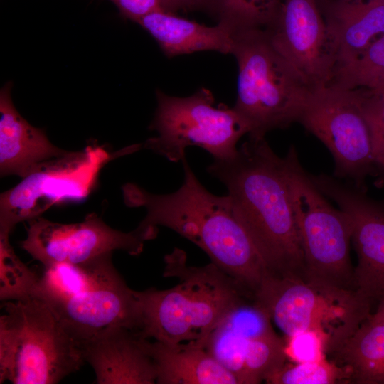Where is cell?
Returning <instances> with one entry per match:
<instances>
[{
    "instance_id": "cell-1",
    "label": "cell",
    "mask_w": 384,
    "mask_h": 384,
    "mask_svg": "<svg viewBox=\"0 0 384 384\" xmlns=\"http://www.w3.org/2000/svg\"><path fill=\"white\" fill-rule=\"evenodd\" d=\"M208 173L225 186L267 272L305 280L304 257L283 157L265 137H251L231 158L213 159Z\"/></svg>"
},
{
    "instance_id": "cell-2",
    "label": "cell",
    "mask_w": 384,
    "mask_h": 384,
    "mask_svg": "<svg viewBox=\"0 0 384 384\" xmlns=\"http://www.w3.org/2000/svg\"><path fill=\"white\" fill-rule=\"evenodd\" d=\"M183 181L167 194L151 193L134 183L122 186L125 205L144 208L141 225L168 228L203 250L211 262L255 295L267 271L229 195L216 196L199 181L186 157Z\"/></svg>"
},
{
    "instance_id": "cell-3",
    "label": "cell",
    "mask_w": 384,
    "mask_h": 384,
    "mask_svg": "<svg viewBox=\"0 0 384 384\" xmlns=\"http://www.w3.org/2000/svg\"><path fill=\"white\" fill-rule=\"evenodd\" d=\"M164 277L179 282L167 289L136 291L139 326L145 338L170 343L198 341L208 336L239 304L254 295L212 262L187 263L184 250L175 247L164 257Z\"/></svg>"
},
{
    "instance_id": "cell-4",
    "label": "cell",
    "mask_w": 384,
    "mask_h": 384,
    "mask_svg": "<svg viewBox=\"0 0 384 384\" xmlns=\"http://www.w3.org/2000/svg\"><path fill=\"white\" fill-rule=\"evenodd\" d=\"M231 54L239 70L233 109L248 126V135L265 137L298 122L312 88L275 48L265 28L234 33Z\"/></svg>"
},
{
    "instance_id": "cell-5",
    "label": "cell",
    "mask_w": 384,
    "mask_h": 384,
    "mask_svg": "<svg viewBox=\"0 0 384 384\" xmlns=\"http://www.w3.org/2000/svg\"><path fill=\"white\" fill-rule=\"evenodd\" d=\"M0 317V383L55 384L85 363L80 343L37 297L6 302Z\"/></svg>"
},
{
    "instance_id": "cell-6",
    "label": "cell",
    "mask_w": 384,
    "mask_h": 384,
    "mask_svg": "<svg viewBox=\"0 0 384 384\" xmlns=\"http://www.w3.org/2000/svg\"><path fill=\"white\" fill-rule=\"evenodd\" d=\"M283 161L304 257L305 281L356 291L350 217L329 203L316 187L302 166L295 146L289 147Z\"/></svg>"
},
{
    "instance_id": "cell-7",
    "label": "cell",
    "mask_w": 384,
    "mask_h": 384,
    "mask_svg": "<svg viewBox=\"0 0 384 384\" xmlns=\"http://www.w3.org/2000/svg\"><path fill=\"white\" fill-rule=\"evenodd\" d=\"M254 298L287 338L307 330L322 333L328 340L326 353L353 334L373 307L356 291L266 272Z\"/></svg>"
},
{
    "instance_id": "cell-8",
    "label": "cell",
    "mask_w": 384,
    "mask_h": 384,
    "mask_svg": "<svg viewBox=\"0 0 384 384\" xmlns=\"http://www.w3.org/2000/svg\"><path fill=\"white\" fill-rule=\"evenodd\" d=\"M157 107L150 129L157 136L148 139L142 148L171 162L181 161L188 147L196 146L213 159L233 156L237 144L249 127L239 114L226 105L214 106L210 90L201 88L185 97L156 91Z\"/></svg>"
},
{
    "instance_id": "cell-9",
    "label": "cell",
    "mask_w": 384,
    "mask_h": 384,
    "mask_svg": "<svg viewBox=\"0 0 384 384\" xmlns=\"http://www.w3.org/2000/svg\"><path fill=\"white\" fill-rule=\"evenodd\" d=\"M140 144L110 153L92 142L78 151L40 164L15 186L0 196V233L39 217L55 205L86 198L97 187L102 169L112 159L135 152Z\"/></svg>"
},
{
    "instance_id": "cell-10",
    "label": "cell",
    "mask_w": 384,
    "mask_h": 384,
    "mask_svg": "<svg viewBox=\"0 0 384 384\" xmlns=\"http://www.w3.org/2000/svg\"><path fill=\"white\" fill-rule=\"evenodd\" d=\"M298 122L331 152L334 177L366 188V178L378 175L355 89L329 85L312 90Z\"/></svg>"
},
{
    "instance_id": "cell-11",
    "label": "cell",
    "mask_w": 384,
    "mask_h": 384,
    "mask_svg": "<svg viewBox=\"0 0 384 384\" xmlns=\"http://www.w3.org/2000/svg\"><path fill=\"white\" fill-rule=\"evenodd\" d=\"M28 222L27 235L20 246L44 267L60 262L82 263L118 250L139 255L144 242L158 233L140 224L130 232L117 230L95 213L76 223H59L41 216Z\"/></svg>"
},
{
    "instance_id": "cell-12",
    "label": "cell",
    "mask_w": 384,
    "mask_h": 384,
    "mask_svg": "<svg viewBox=\"0 0 384 384\" xmlns=\"http://www.w3.org/2000/svg\"><path fill=\"white\" fill-rule=\"evenodd\" d=\"M309 176L321 192L350 217L351 241L357 255L356 291L377 306L384 299V202L368 196L366 188L334 176Z\"/></svg>"
},
{
    "instance_id": "cell-13",
    "label": "cell",
    "mask_w": 384,
    "mask_h": 384,
    "mask_svg": "<svg viewBox=\"0 0 384 384\" xmlns=\"http://www.w3.org/2000/svg\"><path fill=\"white\" fill-rule=\"evenodd\" d=\"M265 30L275 48L312 90L331 82L335 47L317 0H282Z\"/></svg>"
},
{
    "instance_id": "cell-14",
    "label": "cell",
    "mask_w": 384,
    "mask_h": 384,
    "mask_svg": "<svg viewBox=\"0 0 384 384\" xmlns=\"http://www.w3.org/2000/svg\"><path fill=\"white\" fill-rule=\"evenodd\" d=\"M46 302L80 345L110 326H122L139 330V314L135 290L127 285L121 275Z\"/></svg>"
},
{
    "instance_id": "cell-15",
    "label": "cell",
    "mask_w": 384,
    "mask_h": 384,
    "mask_svg": "<svg viewBox=\"0 0 384 384\" xmlns=\"http://www.w3.org/2000/svg\"><path fill=\"white\" fill-rule=\"evenodd\" d=\"M147 343L137 330L116 326L100 331L81 348L97 384H154L156 370Z\"/></svg>"
},
{
    "instance_id": "cell-16",
    "label": "cell",
    "mask_w": 384,
    "mask_h": 384,
    "mask_svg": "<svg viewBox=\"0 0 384 384\" xmlns=\"http://www.w3.org/2000/svg\"><path fill=\"white\" fill-rule=\"evenodd\" d=\"M317 3L334 44L336 69L356 60L376 37L384 35V0H317Z\"/></svg>"
},
{
    "instance_id": "cell-17",
    "label": "cell",
    "mask_w": 384,
    "mask_h": 384,
    "mask_svg": "<svg viewBox=\"0 0 384 384\" xmlns=\"http://www.w3.org/2000/svg\"><path fill=\"white\" fill-rule=\"evenodd\" d=\"M11 83L0 92V174L21 178L42 162L68 152L53 145L45 132L30 124L16 110Z\"/></svg>"
},
{
    "instance_id": "cell-18",
    "label": "cell",
    "mask_w": 384,
    "mask_h": 384,
    "mask_svg": "<svg viewBox=\"0 0 384 384\" xmlns=\"http://www.w3.org/2000/svg\"><path fill=\"white\" fill-rule=\"evenodd\" d=\"M158 384H240L198 341L170 343L148 340Z\"/></svg>"
},
{
    "instance_id": "cell-19",
    "label": "cell",
    "mask_w": 384,
    "mask_h": 384,
    "mask_svg": "<svg viewBox=\"0 0 384 384\" xmlns=\"http://www.w3.org/2000/svg\"><path fill=\"white\" fill-rule=\"evenodd\" d=\"M137 23L153 36L169 58L204 50L232 52L233 33L223 23L208 26L163 9L148 14Z\"/></svg>"
},
{
    "instance_id": "cell-20",
    "label": "cell",
    "mask_w": 384,
    "mask_h": 384,
    "mask_svg": "<svg viewBox=\"0 0 384 384\" xmlns=\"http://www.w3.org/2000/svg\"><path fill=\"white\" fill-rule=\"evenodd\" d=\"M348 383L384 384V323L368 316L350 336L329 351Z\"/></svg>"
},
{
    "instance_id": "cell-21",
    "label": "cell",
    "mask_w": 384,
    "mask_h": 384,
    "mask_svg": "<svg viewBox=\"0 0 384 384\" xmlns=\"http://www.w3.org/2000/svg\"><path fill=\"white\" fill-rule=\"evenodd\" d=\"M282 0H205L202 6L233 33L265 28L275 18Z\"/></svg>"
},
{
    "instance_id": "cell-22",
    "label": "cell",
    "mask_w": 384,
    "mask_h": 384,
    "mask_svg": "<svg viewBox=\"0 0 384 384\" xmlns=\"http://www.w3.org/2000/svg\"><path fill=\"white\" fill-rule=\"evenodd\" d=\"M285 346L275 332L247 339L244 356V384L266 381L281 369L288 358Z\"/></svg>"
},
{
    "instance_id": "cell-23",
    "label": "cell",
    "mask_w": 384,
    "mask_h": 384,
    "mask_svg": "<svg viewBox=\"0 0 384 384\" xmlns=\"http://www.w3.org/2000/svg\"><path fill=\"white\" fill-rule=\"evenodd\" d=\"M39 277L15 254L9 235L0 233V299L22 300L35 297Z\"/></svg>"
},
{
    "instance_id": "cell-24",
    "label": "cell",
    "mask_w": 384,
    "mask_h": 384,
    "mask_svg": "<svg viewBox=\"0 0 384 384\" xmlns=\"http://www.w3.org/2000/svg\"><path fill=\"white\" fill-rule=\"evenodd\" d=\"M384 73V35L356 60L336 69L331 85L343 89L368 87Z\"/></svg>"
},
{
    "instance_id": "cell-25",
    "label": "cell",
    "mask_w": 384,
    "mask_h": 384,
    "mask_svg": "<svg viewBox=\"0 0 384 384\" xmlns=\"http://www.w3.org/2000/svg\"><path fill=\"white\" fill-rule=\"evenodd\" d=\"M270 384H335L348 383L344 368L326 358L314 361L286 363L268 378Z\"/></svg>"
},
{
    "instance_id": "cell-26",
    "label": "cell",
    "mask_w": 384,
    "mask_h": 384,
    "mask_svg": "<svg viewBox=\"0 0 384 384\" xmlns=\"http://www.w3.org/2000/svg\"><path fill=\"white\" fill-rule=\"evenodd\" d=\"M355 90L369 131L372 154L380 183L384 178V92L368 87Z\"/></svg>"
},
{
    "instance_id": "cell-27",
    "label": "cell",
    "mask_w": 384,
    "mask_h": 384,
    "mask_svg": "<svg viewBox=\"0 0 384 384\" xmlns=\"http://www.w3.org/2000/svg\"><path fill=\"white\" fill-rule=\"evenodd\" d=\"M224 324L208 336L204 343L206 351L243 384L244 356L247 342Z\"/></svg>"
},
{
    "instance_id": "cell-28",
    "label": "cell",
    "mask_w": 384,
    "mask_h": 384,
    "mask_svg": "<svg viewBox=\"0 0 384 384\" xmlns=\"http://www.w3.org/2000/svg\"><path fill=\"white\" fill-rule=\"evenodd\" d=\"M221 323L246 339L275 332L269 314L254 298L236 306Z\"/></svg>"
},
{
    "instance_id": "cell-29",
    "label": "cell",
    "mask_w": 384,
    "mask_h": 384,
    "mask_svg": "<svg viewBox=\"0 0 384 384\" xmlns=\"http://www.w3.org/2000/svg\"><path fill=\"white\" fill-rule=\"evenodd\" d=\"M327 338L321 332L307 330L287 337V357L296 363L314 361L325 358Z\"/></svg>"
},
{
    "instance_id": "cell-30",
    "label": "cell",
    "mask_w": 384,
    "mask_h": 384,
    "mask_svg": "<svg viewBox=\"0 0 384 384\" xmlns=\"http://www.w3.org/2000/svg\"><path fill=\"white\" fill-rule=\"evenodd\" d=\"M126 18L137 22L148 14L162 9L161 0H110Z\"/></svg>"
},
{
    "instance_id": "cell-31",
    "label": "cell",
    "mask_w": 384,
    "mask_h": 384,
    "mask_svg": "<svg viewBox=\"0 0 384 384\" xmlns=\"http://www.w3.org/2000/svg\"><path fill=\"white\" fill-rule=\"evenodd\" d=\"M205 0H161L163 10L174 13L180 10L201 7Z\"/></svg>"
},
{
    "instance_id": "cell-32",
    "label": "cell",
    "mask_w": 384,
    "mask_h": 384,
    "mask_svg": "<svg viewBox=\"0 0 384 384\" xmlns=\"http://www.w3.org/2000/svg\"><path fill=\"white\" fill-rule=\"evenodd\" d=\"M369 316L376 321L384 323V299L377 304L375 311Z\"/></svg>"
},
{
    "instance_id": "cell-33",
    "label": "cell",
    "mask_w": 384,
    "mask_h": 384,
    "mask_svg": "<svg viewBox=\"0 0 384 384\" xmlns=\"http://www.w3.org/2000/svg\"><path fill=\"white\" fill-rule=\"evenodd\" d=\"M366 87L374 89L384 92V73Z\"/></svg>"
}]
</instances>
